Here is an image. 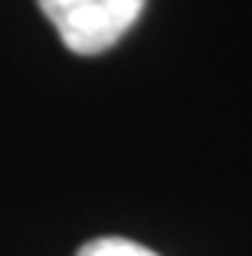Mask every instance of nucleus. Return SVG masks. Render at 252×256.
Masks as SVG:
<instances>
[{"instance_id": "obj_1", "label": "nucleus", "mask_w": 252, "mask_h": 256, "mask_svg": "<svg viewBox=\"0 0 252 256\" xmlns=\"http://www.w3.org/2000/svg\"><path fill=\"white\" fill-rule=\"evenodd\" d=\"M148 0H39L59 40L82 56L105 53L131 30Z\"/></svg>"}, {"instance_id": "obj_2", "label": "nucleus", "mask_w": 252, "mask_h": 256, "mask_svg": "<svg viewBox=\"0 0 252 256\" xmlns=\"http://www.w3.org/2000/svg\"><path fill=\"white\" fill-rule=\"evenodd\" d=\"M79 256H157L151 250H144L141 243L121 240V236H102V240H92L79 250Z\"/></svg>"}]
</instances>
